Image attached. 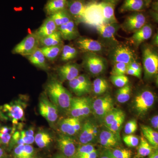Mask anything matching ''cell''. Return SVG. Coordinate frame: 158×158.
Listing matches in <instances>:
<instances>
[{"mask_svg":"<svg viewBox=\"0 0 158 158\" xmlns=\"http://www.w3.org/2000/svg\"><path fill=\"white\" fill-rule=\"evenodd\" d=\"M44 92L50 100L58 108L59 113L67 114L73 97L58 77L53 75L49 77L45 84Z\"/></svg>","mask_w":158,"mask_h":158,"instance_id":"obj_1","label":"cell"},{"mask_svg":"<svg viewBox=\"0 0 158 158\" xmlns=\"http://www.w3.org/2000/svg\"><path fill=\"white\" fill-rule=\"evenodd\" d=\"M27 98L26 95H21L17 99L0 107V118L9 119L12 125L17 127L20 122L25 119V110L27 106Z\"/></svg>","mask_w":158,"mask_h":158,"instance_id":"obj_2","label":"cell"},{"mask_svg":"<svg viewBox=\"0 0 158 158\" xmlns=\"http://www.w3.org/2000/svg\"><path fill=\"white\" fill-rule=\"evenodd\" d=\"M92 99L88 97H73L67 115L85 119L92 114Z\"/></svg>","mask_w":158,"mask_h":158,"instance_id":"obj_3","label":"cell"},{"mask_svg":"<svg viewBox=\"0 0 158 158\" xmlns=\"http://www.w3.org/2000/svg\"><path fill=\"white\" fill-rule=\"evenodd\" d=\"M40 114L52 128L56 129L59 119V110L50 100L45 92L40 94L38 104Z\"/></svg>","mask_w":158,"mask_h":158,"instance_id":"obj_4","label":"cell"},{"mask_svg":"<svg viewBox=\"0 0 158 158\" xmlns=\"http://www.w3.org/2000/svg\"><path fill=\"white\" fill-rule=\"evenodd\" d=\"M100 131L95 120L87 118L83 121L81 128L77 136L79 144H94L96 143L98 141Z\"/></svg>","mask_w":158,"mask_h":158,"instance_id":"obj_5","label":"cell"},{"mask_svg":"<svg viewBox=\"0 0 158 158\" xmlns=\"http://www.w3.org/2000/svg\"><path fill=\"white\" fill-rule=\"evenodd\" d=\"M82 66L90 75H99L106 67V60L98 54L85 52L82 57Z\"/></svg>","mask_w":158,"mask_h":158,"instance_id":"obj_6","label":"cell"},{"mask_svg":"<svg viewBox=\"0 0 158 158\" xmlns=\"http://www.w3.org/2000/svg\"><path fill=\"white\" fill-rule=\"evenodd\" d=\"M142 61L145 77L152 78L158 73V52L149 45L145 46L142 51Z\"/></svg>","mask_w":158,"mask_h":158,"instance_id":"obj_7","label":"cell"},{"mask_svg":"<svg viewBox=\"0 0 158 158\" xmlns=\"http://www.w3.org/2000/svg\"><path fill=\"white\" fill-rule=\"evenodd\" d=\"M84 119L76 117L59 118L56 129L59 133L73 137L77 136L81 128Z\"/></svg>","mask_w":158,"mask_h":158,"instance_id":"obj_8","label":"cell"},{"mask_svg":"<svg viewBox=\"0 0 158 158\" xmlns=\"http://www.w3.org/2000/svg\"><path fill=\"white\" fill-rule=\"evenodd\" d=\"M114 109L113 99L110 94L99 97L92 102V112L95 118L103 122L108 113Z\"/></svg>","mask_w":158,"mask_h":158,"instance_id":"obj_9","label":"cell"},{"mask_svg":"<svg viewBox=\"0 0 158 158\" xmlns=\"http://www.w3.org/2000/svg\"><path fill=\"white\" fill-rule=\"evenodd\" d=\"M39 47V39L34 32L28 34L16 44L11 52L13 54H19L26 57L33 53Z\"/></svg>","mask_w":158,"mask_h":158,"instance_id":"obj_10","label":"cell"},{"mask_svg":"<svg viewBox=\"0 0 158 158\" xmlns=\"http://www.w3.org/2000/svg\"><path fill=\"white\" fill-rule=\"evenodd\" d=\"M154 94L149 90H145L138 94L135 98L134 107L139 115L147 113L155 102Z\"/></svg>","mask_w":158,"mask_h":158,"instance_id":"obj_11","label":"cell"},{"mask_svg":"<svg viewBox=\"0 0 158 158\" xmlns=\"http://www.w3.org/2000/svg\"><path fill=\"white\" fill-rule=\"evenodd\" d=\"M69 88L77 97L84 96L92 90V83L86 74L79 75L72 81H68Z\"/></svg>","mask_w":158,"mask_h":158,"instance_id":"obj_12","label":"cell"},{"mask_svg":"<svg viewBox=\"0 0 158 158\" xmlns=\"http://www.w3.org/2000/svg\"><path fill=\"white\" fill-rule=\"evenodd\" d=\"M110 57L114 63L122 62L129 65L136 61V56L134 51L126 45L116 46L110 52Z\"/></svg>","mask_w":158,"mask_h":158,"instance_id":"obj_13","label":"cell"},{"mask_svg":"<svg viewBox=\"0 0 158 158\" xmlns=\"http://www.w3.org/2000/svg\"><path fill=\"white\" fill-rule=\"evenodd\" d=\"M84 22L96 27L104 23L102 11L100 2H91L88 4Z\"/></svg>","mask_w":158,"mask_h":158,"instance_id":"obj_14","label":"cell"},{"mask_svg":"<svg viewBox=\"0 0 158 158\" xmlns=\"http://www.w3.org/2000/svg\"><path fill=\"white\" fill-rule=\"evenodd\" d=\"M57 144L62 154L68 158H73L78 146L73 137L59 133L57 138Z\"/></svg>","mask_w":158,"mask_h":158,"instance_id":"obj_15","label":"cell"},{"mask_svg":"<svg viewBox=\"0 0 158 158\" xmlns=\"http://www.w3.org/2000/svg\"><path fill=\"white\" fill-rule=\"evenodd\" d=\"M147 23V19L145 15L141 11L135 12L129 15L125 20L122 27L126 32L134 33L141 29Z\"/></svg>","mask_w":158,"mask_h":158,"instance_id":"obj_16","label":"cell"},{"mask_svg":"<svg viewBox=\"0 0 158 158\" xmlns=\"http://www.w3.org/2000/svg\"><path fill=\"white\" fill-rule=\"evenodd\" d=\"M81 65L76 63L69 62L59 66L57 69L58 78L61 82L69 81L80 75Z\"/></svg>","mask_w":158,"mask_h":158,"instance_id":"obj_17","label":"cell"},{"mask_svg":"<svg viewBox=\"0 0 158 158\" xmlns=\"http://www.w3.org/2000/svg\"><path fill=\"white\" fill-rule=\"evenodd\" d=\"M87 5L85 0H68L67 10L77 23L85 21Z\"/></svg>","mask_w":158,"mask_h":158,"instance_id":"obj_18","label":"cell"},{"mask_svg":"<svg viewBox=\"0 0 158 158\" xmlns=\"http://www.w3.org/2000/svg\"><path fill=\"white\" fill-rule=\"evenodd\" d=\"M77 48L84 52H92L98 54L102 52L104 46L98 40L88 37L80 36L75 40Z\"/></svg>","mask_w":158,"mask_h":158,"instance_id":"obj_19","label":"cell"},{"mask_svg":"<svg viewBox=\"0 0 158 158\" xmlns=\"http://www.w3.org/2000/svg\"><path fill=\"white\" fill-rule=\"evenodd\" d=\"M98 141L106 148H113L120 144V138L106 128V129L101 130Z\"/></svg>","mask_w":158,"mask_h":158,"instance_id":"obj_20","label":"cell"},{"mask_svg":"<svg viewBox=\"0 0 158 158\" xmlns=\"http://www.w3.org/2000/svg\"><path fill=\"white\" fill-rule=\"evenodd\" d=\"M62 39L64 40H72L80 37L77 23L74 19L58 27Z\"/></svg>","mask_w":158,"mask_h":158,"instance_id":"obj_21","label":"cell"},{"mask_svg":"<svg viewBox=\"0 0 158 158\" xmlns=\"http://www.w3.org/2000/svg\"><path fill=\"white\" fill-rule=\"evenodd\" d=\"M98 34L102 38L106 40L117 42L115 37L116 32L120 28L118 23H103L96 27Z\"/></svg>","mask_w":158,"mask_h":158,"instance_id":"obj_22","label":"cell"},{"mask_svg":"<svg viewBox=\"0 0 158 158\" xmlns=\"http://www.w3.org/2000/svg\"><path fill=\"white\" fill-rule=\"evenodd\" d=\"M153 28L151 25L146 23L141 29L134 32L130 38V41L136 47L150 39L152 36Z\"/></svg>","mask_w":158,"mask_h":158,"instance_id":"obj_23","label":"cell"},{"mask_svg":"<svg viewBox=\"0 0 158 158\" xmlns=\"http://www.w3.org/2000/svg\"><path fill=\"white\" fill-rule=\"evenodd\" d=\"M26 57L31 64L37 68L44 71H48L49 69V66L47 60V59L40 48L33 53Z\"/></svg>","mask_w":158,"mask_h":158,"instance_id":"obj_24","label":"cell"},{"mask_svg":"<svg viewBox=\"0 0 158 158\" xmlns=\"http://www.w3.org/2000/svg\"><path fill=\"white\" fill-rule=\"evenodd\" d=\"M58 31V27L52 19L49 16L43 22L41 26L35 33L39 39L54 34Z\"/></svg>","mask_w":158,"mask_h":158,"instance_id":"obj_25","label":"cell"},{"mask_svg":"<svg viewBox=\"0 0 158 158\" xmlns=\"http://www.w3.org/2000/svg\"><path fill=\"white\" fill-rule=\"evenodd\" d=\"M147 8L145 0H124L119 11L121 13L128 11L140 12Z\"/></svg>","mask_w":158,"mask_h":158,"instance_id":"obj_26","label":"cell"},{"mask_svg":"<svg viewBox=\"0 0 158 158\" xmlns=\"http://www.w3.org/2000/svg\"><path fill=\"white\" fill-rule=\"evenodd\" d=\"M54 140L52 134L48 130H39L35 135V142L40 148H44L49 146Z\"/></svg>","mask_w":158,"mask_h":158,"instance_id":"obj_27","label":"cell"},{"mask_svg":"<svg viewBox=\"0 0 158 158\" xmlns=\"http://www.w3.org/2000/svg\"><path fill=\"white\" fill-rule=\"evenodd\" d=\"M68 0H48L44 6V11L49 16L67 9Z\"/></svg>","mask_w":158,"mask_h":158,"instance_id":"obj_28","label":"cell"},{"mask_svg":"<svg viewBox=\"0 0 158 158\" xmlns=\"http://www.w3.org/2000/svg\"><path fill=\"white\" fill-rule=\"evenodd\" d=\"M102 11L104 23H118L115 15V6L110 3L102 2H100Z\"/></svg>","mask_w":158,"mask_h":158,"instance_id":"obj_29","label":"cell"},{"mask_svg":"<svg viewBox=\"0 0 158 158\" xmlns=\"http://www.w3.org/2000/svg\"><path fill=\"white\" fill-rule=\"evenodd\" d=\"M39 43L40 47L63 45V39L60 32L57 31L50 35L39 39Z\"/></svg>","mask_w":158,"mask_h":158,"instance_id":"obj_30","label":"cell"},{"mask_svg":"<svg viewBox=\"0 0 158 158\" xmlns=\"http://www.w3.org/2000/svg\"><path fill=\"white\" fill-rule=\"evenodd\" d=\"M143 135L154 149H158V131L148 126H141Z\"/></svg>","mask_w":158,"mask_h":158,"instance_id":"obj_31","label":"cell"},{"mask_svg":"<svg viewBox=\"0 0 158 158\" xmlns=\"http://www.w3.org/2000/svg\"><path fill=\"white\" fill-rule=\"evenodd\" d=\"M17 130L16 126H0V144L7 146L10 144L12 135Z\"/></svg>","mask_w":158,"mask_h":158,"instance_id":"obj_32","label":"cell"},{"mask_svg":"<svg viewBox=\"0 0 158 158\" xmlns=\"http://www.w3.org/2000/svg\"><path fill=\"white\" fill-rule=\"evenodd\" d=\"M63 45H64L44 47L40 48L43 53L47 59L50 62H52L56 61L60 56Z\"/></svg>","mask_w":158,"mask_h":158,"instance_id":"obj_33","label":"cell"},{"mask_svg":"<svg viewBox=\"0 0 158 158\" xmlns=\"http://www.w3.org/2000/svg\"><path fill=\"white\" fill-rule=\"evenodd\" d=\"M138 146L137 157L138 158L148 156L154 150L143 135L140 138V141Z\"/></svg>","mask_w":158,"mask_h":158,"instance_id":"obj_34","label":"cell"},{"mask_svg":"<svg viewBox=\"0 0 158 158\" xmlns=\"http://www.w3.org/2000/svg\"><path fill=\"white\" fill-rule=\"evenodd\" d=\"M78 54V50L77 48L67 44L63 45L60 58L63 62H69L76 58Z\"/></svg>","mask_w":158,"mask_h":158,"instance_id":"obj_35","label":"cell"},{"mask_svg":"<svg viewBox=\"0 0 158 158\" xmlns=\"http://www.w3.org/2000/svg\"><path fill=\"white\" fill-rule=\"evenodd\" d=\"M50 16L53 20L58 27L73 19L67 9L59 11Z\"/></svg>","mask_w":158,"mask_h":158,"instance_id":"obj_36","label":"cell"},{"mask_svg":"<svg viewBox=\"0 0 158 158\" xmlns=\"http://www.w3.org/2000/svg\"><path fill=\"white\" fill-rule=\"evenodd\" d=\"M108 88L107 81L103 78H97L92 83V90L95 95L104 94L108 90Z\"/></svg>","mask_w":158,"mask_h":158,"instance_id":"obj_37","label":"cell"},{"mask_svg":"<svg viewBox=\"0 0 158 158\" xmlns=\"http://www.w3.org/2000/svg\"><path fill=\"white\" fill-rule=\"evenodd\" d=\"M131 88L129 84L119 88L116 92V100L118 103H125L131 98Z\"/></svg>","mask_w":158,"mask_h":158,"instance_id":"obj_38","label":"cell"},{"mask_svg":"<svg viewBox=\"0 0 158 158\" xmlns=\"http://www.w3.org/2000/svg\"><path fill=\"white\" fill-rule=\"evenodd\" d=\"M114 158H131L132 152L124 148H106Z\"/></svg>","mask_w":158,"mask_h":158,"instance_id":"obj_39","label":"cell"},{"mask_svg":"<svg viewBox=\"0 0 158 158\" xmlns=\"http://www.w3.org/2000/svg\"><path fill=\"white\" fill-rule=\"evenodd\" d=\"M125 119V114L124 113H123L118 116V118H116L115 121L113 122L110 126L106 128L111 131L113 132L116 135L120 137L119 132L122 127Z\"/></svg>","mask_w":158,"mask_h":158,"instance_id":"obj_40","label":"cell"},{"mask_svg":"<svg viewBox=\"0 0 158 158\" xmlns=\"http://www.w3.org/2000/svg\"><path fill=\"white\" fill-rule=\"evenodd\" d=\"M124 113L122 110L119 109H113L110 113L107 114L103 120V123L106 127H108L115 121L116 118Z\"/></svg>","mask_w":158,"mask_h":158,"instance_id":"obj_41","label":"cell"},{"mask_svg":"<svg viewBox=\"0 0 158 158\" xmlns=\"http://www.w3.org/2000/svg\"><path fill=\"white\" fill-rule=\"evenodd\" d=\"M110 80L114 86L118 88L124 87L129 83L128 78L125 75H111Z\"/></svg>","mask_w":158,"mask_h":158,"instance_id":"obj_42","label":"cell"},{"mask_svg":"<svg viewBox=\"0 0 158 158\" xmlns=\"http://www.w3.org/2000/svg\"><path fill=\"white\" fill-rule=\"evenodd\" d=\"M96 150L93 144H79L73 158H78L82 155Z\"/></svg>","mask_w":158,"mask_h":158,"instance_id":"obj_43","label":"cell"},{"mask_svg":"<svg viewBox=\"0 0 158 158\" xmlns=\"http://www.w3.org/2000/svg\"><path fill=\"white\" fill-rule=\"evenodd\" d=\"M128 66V64L122 62L114 63V66L111 71V75H125L127 73Z\"/></svg>","mask_w":158,"mask_h":158,"instance_id":"obj_44","label":"cell"},{"mask_svg":"<svg viewBox=\"0 0 158 158\" xmlns=\"http://www.w3.org/2000/svg\"><path fill=\"white\" fill-rule=\"evenodd\" d=\"M125 144L129 147H136L138 146L140 142L138 136L133 135H126L123 138Z\"/></svg>","mask_w":158,"mask_h":158,"instance_id":"obj_45","label":"cell"},{"mask_svg":"<svg viewBox=\"0 0 158 158\" xmlns=\"http://www.w3.org/2000/svg\"><path fill=\"white\" fill-rule=\"evenodd\" d=\"M138 126L135 119L130 120L127 123L124 127V132L126 135H132L134 134L137 129Z\"/></svg>","mask_w":158,"mask_h":158,"instance_id":"obj_46","label":"cell"},{"mask_svg":"<svg viewBox=\"0 0 158 158\" xmlns=\"http://www.w3.org/2000/svg\"><path fill=\"white\" fill-rule=\"evenodd\" d=\"M35 150L31 144H25L22 158H31L34 156Z\"/></svg>","mask_w":158,"mask_h":158,"instance_id":"obj_47","label":"cell"},{"mask_svg":"<svg viewBox=\"0 0 158 158\" xmlns=\"http://www.w3.org/2000/svg\"><path fill=\"white\" fill-rule=\"evenodd\" d=\"M24 145V144H18L15 148L13 151L14 158H22Z\"/></svg>","mask_w":158,"mask_h":158,"instance_id":"obj_48","label":"cell"},{"mask_svg":"<svg viewBox=\"0 0 158 158\" xmlns=\"http://www.w3.org/2000/svg\"><path fill=\"white\" fill-rule=\"evenodd\" d=\"M129 66L138 72L142 73V67H141V64L139 62H137V61H133L131 62L129 65Z\"/></svg>","mask_w":158,"mask_h":158,"instance_id":"obj_49","label":"cell"},{"mask_svg":"<svg viewBox=\"0 0 158 158\" xmlns=\"http://www.w3.org/2000/svg\"><path fill=\"white\" fill-rule=\"evenodd\" d=\"M129 75L138 78H141V73L138 72L137 71L131 68L128 66L127 69V73Z\"/></svg>","mask_w":158,"mask_h":158,"instance_id":"obj_50","label":"cell"},{"mask_svg":"<svg viewBox=\"0 0 158 158\" xmlns=\"http://www.w3.org/2000/svg\"><path fill=\"white\" fill-rule=\"evenodd\" d=\"M150 123L154 129L158 130V115H156L152 118L150 120Z\"/></svg>","mask_w":158,"mask_h":158,"instance_id":"obj_51","label":"cell"},{"mask_svg":"<svg viewBox=\"0 0 158 158\" xmlns=\"http://www.w3.org/2000/svg\"><path fill=\"white\" fill-rule=\"evenodd\" d=\"M97 158H114L113 156L110 154V152L108 151L107 148H106L103 151H102L98 155Z\"/></svg>","mask_w":158,"mask_h":158,"instance_id":"obj_52","label":"cell"},{"mask_svg":"<svg viewBox=\"0 0 158 158\" xmlns=\"http://www.w3.org/2000/svg\"><path fill=\"white\" fill-rule=\"evenodd\" d=\"M149 14L151 17L152 18L153 20L155 22L158 23V12L152 11V10H151L150 11Z\"/></svg>","mask_w":158,"mask_h":158,"instance_id":"obj_53","label":"cell"},{"mask_svg":"<svg viewBox=\"0 0 158 158\" xmlns=\"http://www.w3.org/2000/svg\"><path fill=\"white\" fill-rule=\"evenodd\" d=\"M152 10L158 12V0L152 2L151 4Z\"/></svg>","mask_w":158,"mask_h":158,"instance_id":"obj_54","label":"cell"},{"mask_svg":"<svg viewBox=\"0 0 158 158\" xmlns=\"http://www.w3.org/2000/svg\"><path fill=\"white\" fill-rule=\"evenodd\" d=\"M148 158H158V149H154Z\"/></svg>","mask_w":158,"mask_h":158,"instance_id":"obj_55","label":"cell"},{"mask_svg":"<svg viewBox=\"0 0 158 158\" xmlns=\"http://www.w3.org/2000/svg\"><path fill=\"white\" fill-rule=\"evenodd\" d=\"M0 158H7V155L5 151L0 147Z\"/></svg>","mask_w":158,"mask_h":158,"instance_id":"obj_56","label":"cell"},{"mask_svg":"<svg viewBox=\"0 0 158 158\" xmlns=\"http://www.w3.org/2000/svg\"><path fill=\"white\" fill-rule=\"evenodd\" d=\"M118 1L119 0H102V2L110 3V4H113V5L116 6Z\"/></svg>","mask_w":158,"mask_h":158,"instance_id":"obj_57","label":"cell"},{"mask_svg":"<svg viewBox=\"0 0 158 158\" xmlns=\"http://www.w3.org/2000/svg\"><path fill=\"white\" fill-rule=\"evenodd\" d=\"M153 44L155 45L158 47V31L157 34H156L155 37L154 38Z\"/></svg>","mask_w":158,"mask_h":158,"instance_id":"obj_58","label":"cell"},{"mask_svg":"<svg viewBox=\"0 0 158 158\" xmlns=\"http://www.w3.org/2000/svg\"><path fill=\"white\" fill-rule=\"evenodd\" d=\"M153 1H154V0H145L147 8H148L149 6H151V5Z\"/></svg>","mask_w":158,"mask_h":158,"instance_id":"obj_59","label":"cell"},{"mask_svg":"<svg viewBox=\"0 0 158 158\" xmlns=\"http://www.w3.org/2000/svg\"><path fill=\"white\" fill-rule=\"evenodd\" d=\"M53 158H67V157L63 155L62 154H59L58 155L56 156L55 157Z\"/></svg>","mask_w":158,"mask_h":158,"instance_id":"obj_60","label":"cell"},{"mask_svg":"<svg viewBox=\"0 0 158 158\" xmlns=\"http://www.w3.org/2000/svg\"><path fill=\"white\" fill-rule=\"evenodd\" d=\"M156 84L158 86V73L156 75Z\"/></svg>","mask_w":158,"mask_h":158,"instance_id":"obj_61","label":"cell"},{"mask_svg":"<svg viewBox=\"0 0 158 158\" xmlns=\"http://www.w3.org/2000/svg\"><path fill=\"white\" fill-rule=\"evenodd\" d=\"M90 1H91V2H97V0H90Z\"/></svg>","mask_w":158,"mask_h":158,"instance_id":"obj_62","label":"cell"},{"mask_svg":"<svg viewBox=\"0 0 158 158\" xmlns=\"http://www.w3.org/2000/svg\"><path fill=\"white\" fill-rule=\"evenodd\" d=\"M31 158H37V157H31Z\"/></svg>","mask_w":158,"mask_h":158,"instance_id":"obj_63","label":"cell"},{"mask_svg":"<svg viewBox=\"0 0 158 158\" xmlns=\"http://www.w3.org/2000/svg\"><path fill=\"white\" fill-rule=\"evenodd\" d=\"M0 126H1V124H0Z\"/></svg>","mask_w":158,"mask_h":158,"instance_id":"obj_64","label":"cell"}]
</instances>
